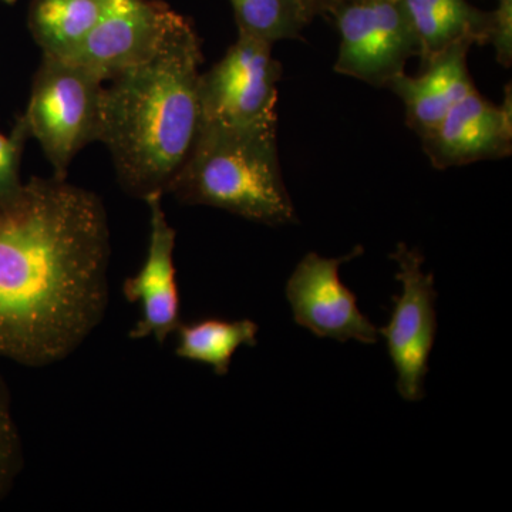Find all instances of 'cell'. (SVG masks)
<instances>
[{
    "label": "cell",
    "mask_w": 512,
    "mask_h": 512,
    "mask_svg": "<svg viewBox=\"0 0 512 512\" xmlns=\"http://www.w3.org/2000/svg\"><path fill=\"white\" fill-rule=\"evenodd\" d=\"M110 255L93 191L32 177L0 202V357L46 367L73 355L106 316Z\"/></svg>",
    "instance_id": "6da1fadb"
},
{
    "label": "cell",
    "mask_w": 512,
    "mask_h": 512,
    "mask_svg": "<svg viewBox=\"0 0 512 512\" xmlns=\"http://www.w3.org/2000/svg\"><path fill=\"white\" fill-rule=\"evenodd\" d=\"M201 39L178 16L158 52L104 87L100 141L120 187L146 201L164 197L201 127Z\"/></svg>",
    "instance_id": "7a4b0ae2"
},
{
    "label": "cell",
    "mask_w": 512,
    "mask_h": 512,
    "mask_svg": "<svg viewBox=\"0 0 512 512\" xmlns=\"http://www.w3.org/2000/svg\"><path fill=\"white\" fill-rule=\"evenodd\" d=\"M167 194L266 225L296 221L278 153V126H201Z\"/></svg>",
    "instance_id": "3957f363"
},
{
    "label": "cell",
    "mask_w": 512,
    "mask_h": 512,
    "mask_svg": "<svg viewBox=\"0 0 512 512\" xmlns=\"http://www.w3.org/2000/svg\"><path fill=\"white\" fill-rule=\"evenodd\" d=\"M103 92V80L86 67L43 55L23 116L55 177L67 178L74 157L100 141Z\"/></svg>",
    "instance_id": "277c9868"
},
{
    "label": "cell",
    "mask_w": 512,
    "mask_h": 512,
    "mask_svg": "<svg viewBox=\"0 0 512 512\" xmlns=\"http://www.w3.org/2000/svg\"><path fill=\"white\" fill-rule=\"evenodd\" d=\"M281 76L271 45L238 35L220 62L201 73V126H278Z\"/></svg>",
    "instance_id": "5b68a950"
},
{
    "label": "cell",
    "mask_w": 512,
    "mask_h": 512,
    "mask_svg": "<svg viewBox=\"0 0 512 512\" xmlns=\"http://www.w3.org/2000/svg\"><path fill=\"white\" fill-rule=\"evenodd\" d=\"M340 35L335 72L387 87L414 56L419 42L399 0H346L329 13Z\"/></svg>",
    "instance_id": "8992f818"
},
{
    "label": "cell",
    "mask_w": 512,
    "mask_h": 512,
    "mask_svg": "<svg viewBox=\"0 0 512 512\" xmlns=\"http://www.w3.org/2000/svg\"><path fill=\"white\" fill-rule=\"evenodd\" d=\"M399 272L402 293L393 296L389 323L379 330L397 372V390L407 402L424 397V380L437 333V292L433 274L423 271L419 249L397 245L392 255Z\"/></svg>",
    "instance_id": "52a82bcc"
},
{
    "label": "cell",
    "mask_w": 512,
    "mask_h": 512,
    "mask_svg": "<svg viewBox=\"0 0 512 512\" xmlns=\"http://www.w3.org/2000/svg\"><path fill=\"white\" fill-rule=\"evenodd\" d=\"M178 16L161 0H111L100 22L64 59L109 82L156 55Z\"/></svg>",
    "instance_id": "ba28073f"
},
{
    "label": "cell",
    "mask_w": 512,
    "mask_h": 512,
    "mask_svg": "<svg viewBox=\"0 0 512 512\" xmlns=\"http://www.w3.org/2000/svg\"><path fill=\"white\" fill-rule=\"evenodd\" d=\"M362 247L342 258H323L309 252L299 262L288 279L285 293L291 305L293 319L318 338L373 345L379 339V329L363 315L357 306L355 293L343 284L340 265L362 254Z\"/></svg>",
    "instance_id": "9c48e42d"
},
{
    "label": "cell",
    "mask_w": 512,
    "mask_h": 512,
    "mask_svg": "<svg viewBox=\"0 0 512 512\" xmlns=\"http://www.w3.org/2000/svg\"><path fill=\"white\" fill-rule=\"evenodd\" d=\"M420 138L430 163L440 170L510 156V84L501 104L484 99L477 89L471 90L451 107L433 130Z\"/></svg>",
    "instance_id": "30bf717a"
},
{
    "label": "cell",
    "mask_w": 512,
    "mask_h": 512,
    "mask_svg": "<svg viewBox=\"0 0 512 512\" xmlns=\"http://www.w3.org/2000/svg\"><path fill=\"white\" fill-rule=\"evenodd\" d=\"M150 238L146 261L136 275L124 281V298L140 306L141 318L130 330V338H154L164 345L181 323V299L174 251L177 232L163 208V197L147 198Z\"/></svg>",
    "instance_id": "8fae6325"
},
{
    "label": "cell",
    "mask_w": 512,
    "mask_h": 512,
    "mask_svg": "<svg viewBox=\"0 0 512 512\" xmlns=\"http://www.w3.org/2000/svg\"><path fill=\"white\" fill-rule=\"evenodd\" d=\"M470 43H457L423 63L419 76L399 74L389 89L403 101L407 126L417 136L433 130L454 104L476 89L468 72Z\"/></svg>",
    "instance_id": "7c38bea8"
},
{
    "label": "cell",
    "mask_w": 512,
    "mask_h": 512,
    "mask_svg": "<svg viewBox=\"0 0 512 512\" xmlns=\"http://www.w3.org/2000/svg\"><path fill=\"white\" fill-rule=\"evenodd\" d=\"M420 47L421 62L467 42L488 45L490 12L467 0H399Z\"/></svg>",
    "instance_id": "4fadbf2b"
},
{
    "label": "cell",
    "mask_w": 512,
    "mask_h": 512,
    "mask_svg": "<svg viewBox=\"0 0 512 512\" xmlns=\"http://www.w3.org/2000/svg\"><path fill=\"white\" fill-rule=\"evenodd\" d=\"M111 0H33L28 28L43 55L64 59L109 9Z\"/></svg>",
    "instance_id": "5bb4252c"
},
{
    "label": "cell",
    "mask_w": 512,
    "mask_h": 512,
    "mask_svg": "<svg viewBox=\"0 0 512 512\" xmlns=\"http://www.w3.org/2000/svg\"><path fill=\"white\" fill-rule=\"evenodd\" d=\"M259 326L254 320L202 319L180 323L175 355L190 362L211 366L215 375L225 376L239 349L258 345Z\"/></svg>",
    "instance_id": "9a60e30c"
},
{
    "label": "cell",
    "mask_w": 512,
    "mask_h": 512,
    "mask_svg": "<svg viewBox=\"0 0 512 512\" xmlns=\"http://www.w3.org/2000/svg\"><path fill=\"white\" fill-rule=\"evenodd\" d=\"M238 35L274 46L281 40L298 39L319 15L313 0H229Z\"/></svg>",
    "instance_id": "2e32d148"
},
{
    "label": "cell",
    "mask_w": 512,
    "mask_h": 512,
    "mask_svg": "<svg viewBox=\"0 0 512 512\" xmlns=\"http://www.w3.org/2000/svg\"><path fill=\"white\" fill-rule=\"evenodd\" d=\"M25 467V450L12 413L8 384L0 375V501L5 500Z\"/></svg>",
    "instance_id": "e0dca14e"
},
{
    "label": "cell",
    "mask_w": 512,
    "mask_h": 512,
    "mask_svg": "<svg viewBox=\"0 0 512 512\" xmlns=\"http://www.w3.org/2000/svg\"><path fill=\"white\" fill-rule=\"evenodd\" d=\"M30 138L32 134L23 114L9 136L0 133V202L13 200L25 184L20 178V165Z\"/></svg>",
    "instance_id": "ac0fdd59"
},
{
    "label": "cell",
    "mask_w": 512,
    "mask_h": 512,
    "mask_svg": "<svg viewBox=\"0 0 512 512\" xmlns=\"http://www.w3.org/2000/svg\"><path fill=\"white\" fill-rule=\"evenodd\" d=\"M490 12L488 45L494 47L497 62L504 67L512 64V0H497Z\"/></svg>",
    "instance_id": "d6986e66"
},
{
    "label": "cell",
    "mask_w": 512,
    "mask_h": 512,
    "mask_svg": "<svg viewBox=\"0 0 512 512\" xmlns=\"http://www.w3.org/2000/svg\"><path fill=\"white\" fill-rule=\"evenodd\" d=\"M318 9L319 15H329L330 10L338 6L339 3L346 2V0H313Z\"/></svg>",
    "instance_id": "ffe728a7"
},
{
    "label": "cell",
    "mask_w": 512,
    "mask_h": 512,
    "mask_svg": "<svg viewBox=\"0 0 512 512\" xmlns=\"http://www.w3.org/2000/svg\"><path fill=\"white\" fill-rule=\"evenodd\" d=\"M0 2L6 3V5H13V3L18 2V0H0Z\"/></svg>",
    "instance_id": "44dd1931"
}]
</instances>
